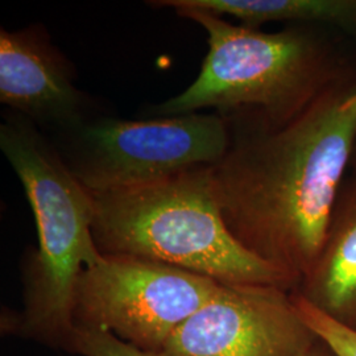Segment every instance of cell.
<instances>
[{
    "label": "cell",
    "instance_id": "cell-1",
    "mask_svg": "<svg viewBox=\"0 0 356 356\" xmlns=\"http://www.w3.org/2000/svg\"><path fill=\"white\" fill-rule=\"evenodd\" d=\"M227 123L229 149L211 166L223 219L243 247L301 282L322 251L351 165L356 88L331 89L281 127Z\"/></svg>",
    "mask_w": 356,
    "mask_h": 356
},
{
    "label": "cell",
    "instance_id": "cell-6",
    "mask_svg": "<svg viewBox=\"0 0 356 356\" xmlns=\"http://www.w3.org/2000/svg\"><path fill=\"white\" fill-rule=\"evenodd\" d=\"M219 284L152 260L102 254L76 282L74 325L108 331L143 351L161 354Z\"/></svg>",
    "mask_w": 356,
    "mask_h": 356
},
{
    "label": "cell",
    "instance_id": "cell-5",
    "mask_svg": "<svg viewBox=\"0 0 356 356\" xmlns=\"http://www.w3.org/2000/svg\"><path fill=\"white\" fill-rule=\"evenodd\" d=\"M60 135L54 147L90 194L127 191L214 166L231 141L216 113L124 120L89 118Z\"/></svg>",
    "mask_w": 356,
    "mask_h": 356
},
{
    "label": "cell",
    "instance_id": "cell-3",
    "mask_svg": "<svg viewBox=\"0 0 356 356\" xmlns=\"http://www.w3.org/2000/svg\"><path fill=\"white\" fill-rule=\"evenodd\" d=\"M91 197L92 236L101 254L147 259L220 284L298 289L294 277L231 234L216 201L211 166Z\"/></svg>",
    "mask_w": 356,
    "mask_h": 356
},
{
    "label": "cell",
    "instance_id": "cell-11",
    "mask_svg": "<svg viewBox=\"0 0 356 356\" xmlns=\"http://www.w3.org/2000/svg\"><path fill=\"white\" fill-rule=\"evenodd\" d=\"M296 306L309 329L321 342L326 344L335 356H356V330L326 316L309 304L297 292H293Z\"/></svg>",
    "mask_w": 356,
    "mask_h": 356
},
{
    "label": "cell",
    "instance_id": "cell-4",
    "mask_svg": "<svg viewBox=\"0 0 356 356\" xmlns=\"http://www.w3.org/2000/svg\"><path fill=\"white\" fill-rule=\"evenodd\" d=\"M0 148L24 188L38 229V248L24 260V309L13 326L69 351L76 282L102 256L92 236V197L23 115L4 114Z\"/></svg>",
    "mask_w": 356,
    "mask_h": 356
},
{
    "label": "cell",
    "instance_id": "cell-9",
    "mask_svg": "<svg viewBox=\"0 0 356 356\" xmlns=\"http://www.w3.org/2000/svg\"><path fill=\"white\" fill-rule=\"evenodd\" d=\"M296 292L356 330V172L344 181L322 251Z\"/></svg>",
    "mask_w": 356,
    "mask_h": 356
},
{
    "label": "cell",
    "instance_id": "cell-8",
    "mask_svg": "<svg viewBox=\"0 0 356 356\" xmlns=\"http://www.w3.org/2000/svg\"><path fill=\"white\" fill-rule=\"evenodd\" d=\"M0 102L57 134L90 118L73 66L41 26L0 29Z\"/></svg>",
    "mask_w": 356,
    "mask_h": 356
},
{
    "label": "cell",
    "instance_id": "cell-7",
    "mask_svg": "<svg viewBox=\"0 0 356 356\" xmlns=\"http://www.w3.org/2000/svg\"><path fill=\"white\" fill-rule=\"evenodd\" d=\"M318 338L293 292L219 284L214 296L166 342L161 356H306Z\"/></svg>",
    "mask_w": 356,
    "mask_h": 356
},
{
    "label": "cell",
    "instance_id": "cell-10",
    "mask_svg": "<svg viewBox=\"0 0 356 356\" xmlns=\"http://www.w3.org/2000/svg\"><path fill=\"white\" fill-rule=\"evenodd\" d=\"M219 17L231 16L248 28L266 23H325L356 29V0H173Z\"/></svg>",
    "mask_w": 356,
    "mask_h": 356
},
{
    "label": "cell",
    "instance_id": "cell-12",
    "mask_svg": "<svg viewBox=\"0 0 356 356\" xmlns=\"http://www.w3.org/2000/svg\"><path fill=\"white\" fill-rule=\"evenodd\" d=\"M69 351L81 356H161L126 343L108 331L85 327L74 329Z\"/></svg>",
    "mask_w": 356,
    "mask_h": 356
},
{
    "label": "cell",
    "instance_id": "cell-13",
    "mask_svg": "<svg viewBox=\"0 0 356 356\" xmlns=\"http://www.w3.org/2000/svg\"><path fill=\"white\" fill-rule=\"evenodd\" d=\"M306 356H335V354L331 351L326 344L321 342L318 339L317 343L314 344V347L309 351V354Z\"/></svg>",
    "mask_w": 356,
    "mask_h": 356
},
{
    "label": "cell",
    "instance_id": "cell-2",
    "mask_svg": "<svg viewBox=\"0 0 356 356\" xmlns=\"http://www.w3.org/2000/svg\"><path fill=\"white\" fill-rule=\"evenodd\" d=\"M148 4L173 8L178 16L198 23L209 45L191 86L153 106L148 111L153 118L211 108L227 122L281 127L337 88L331 58L302 28L267 33L173 0Z\"/></svg>",
    "mask_w": 356,
    "mask_h": 356
}]
</instances>
